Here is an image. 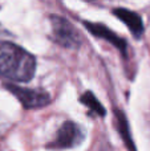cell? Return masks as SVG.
Returning <instances> with one entry per match:
<instances>
[{
    "label": "cell",
    "mask_w": 150,
    "mask_h": 151,
    "mask_svg": "<svg viewBox=\"0 0 150 151\" xmlns=\"http://www.w3.org/2000/svg\"><path fill=\"white\" fill-rule=\"evenodd\" d=\"M50 20H52L53 39L57 44L65 48H72V49L80 47L81 39H80L79 32L66 19L60 17V16H50Z\"/></svg>",
    "instance_id": "2"
},
{
    "label": "cell",
    "mask_w": 150,
    "mask_h": 151,
    "mask_svg": "<svg viewBox=\"0 0 150 151\" xmlns=\"http://www.w3.org/2000/svg\"><path fill=\"white\" fill-rule=\"evenodd\" d=\"M7 89L21 102V105L25 109H39V107L47 106L50 102L49 94L44 90L21 88L12 83H7Z\"/></svg>",
    "instance_id": "3"
},
{
    "label": "cell",
    "mask_w": 150,
    "mask_h": 151,
    "mask_svg": "<svg viewBox=\"0 0 150 151\" xmlns=\"http://www.w3.org/2000/svg\"><path fill=\"white\" fill-rule=\"evenodd\" d=\"M81 141H82V133L80 130V127L76 123L68 121V122L63 123V126H61L60 130L56 134L55 141L49 145V147L69 149V147H73L76 145H79Z\"/></svg>",
    "instance_id": "4"
},
{
    "label": "cell",
    "mask_w": 150,
    "mask_h": 151,
    "mask_svg": "<svg viewBox=\"0 0 150 151\" xmlns=\"http://www.w3.org/2000/svg\"><path fill=\"white\" fill-rule=\"evenodd\" d=\"M81 102L84 105H87L90 110H93L96 114H98V115L105 114V109L102 107V105L100 104V101H98V99L93 96V93H90V91H87V93L82 94Z\"/></svg>",
    "instance_id": "8"
},
{
    "label": "cell",
    "mask_w": 150,
    "mask_h": 151,
    "mask_svg": "<svg viewBox=\"0 0 150 151\" xmlns=\"http://www.w3.org/2000/svg\"><path fill=\"white\" fill-rule=\"evenodd\" d=\"M117 115V121H118V130L121 133L122 138H124L125 143L128 146V150L129 151H136V147H134V143H133L132 138H130V134H129V127H128V122L125 119V115L122 111H114Z\"/></svg>",
    "instance_id": "7"
},
{
    "label": "cell",
    "mask_w": 150,
    "mask_h": 151,
    "mask_svg": "<svg viewBox=\"0 0 150 151\" xmlns=\"http://www.w3.org/2000/svg\"><path fill=\"white\" fill-rule=\"evenodd\" d=\"M84 25L89 29L92 35L108 40V42H110V44H113L116 48H118L120 50L125 52V49H126V42H125V40L118 37L117 35H114L110 29H108L106 27L101 25V24H92V23H87V21L84 23Z\"/></svg>",
    "instance_id": "5"
},
{
    "label": "cell",
    "mask_w": 150,
    "mask_h": 151,
    "mask_svg": "<svg viewBox=\"0 0 150 151\" xmlns=\"http://www.w3.org/2000/svg\"><path fill=\"white\" fill-rule=\"evenodd\" d=\"M36 70V60L21 47L0 41V76L16 82H28Z\"/></svg>",
    "instance_id": "1"
},
{
    "label": "cell",
    "mask_w": 150,
    "mask_h": 151,
    "mask_svg": "<svg viewBox=\"0 0 150 151\" xmlns=\"http://www.w3.org/2000/svg\"><path fill=\"white\" fill-rule=\"evenodd\" d=\"M113 13L129 27V29L134 35V37H137V39L141 37V35L144 32V24L140 15H137L133 11L125 9V8H116V9H113Z\"/></svg>",
    "instance_id": "6"
}]
</instances>
